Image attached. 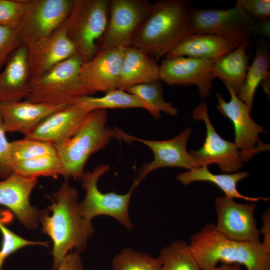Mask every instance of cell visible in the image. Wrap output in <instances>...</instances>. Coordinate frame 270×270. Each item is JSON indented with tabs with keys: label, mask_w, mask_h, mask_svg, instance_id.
Masks as SVG:
<instances>
[{
	"label": "cell",
	"mask_w": 270,
	"mask_h": 270,
	"mask_svg": "<svg viewBox=\"0 0 270 270\" xmlns=\"http://www.w3.org/2000/svg\"><path fill=\"white\" fill-rule=\"evenodd\" d=\"M240 264H223L220 266H216L208 270H241Z\"/></svg>",
	"instance_id": "obj_40"
},
{
	"label": "cell",
	"mask_w": 270,
	"mask_h": 270,
	"mask_svg": "<svg viewBox=\"0 0 270 270\" xmlns=\"http://www.w3.org/2000/svg\"><path fill=\"white\" fill-rule=\"evenodd\" d=\"M83 64L76 55L58 64L43 75L30 80L26 100L52 106L72 105L89 96L79 80Z\"/></svg>",
	"instance_id": "obj_5"
},
{
	"label": "cell",
	"mask_w": 270,
	"mask_h": 270,
	"mask_svg": "<svg viewBox=\"0 0 270 270\" xmlns=\"http://www.w3.org/2000/svg\"><path fill=\"white\" fill-rule=\"evenodd\" d=\"M160 79L158 62L132 46L125 48L118 89Z\"/></svg>",
	"instance_id": "obj_23"
},
{
	"label": "cell",
	"mask_w": 270,
	"mask_h": 270,
	"mask_svg": "<svg viewBox=\"0 0 270 270\" xmlns=\"http://www.w3.org/2000/svg\"><path fill=\"white\" fill-rule=\"evenodd\" d=\"M110 170L109 165L102 164L92 172L84 173L80 180L86 194L84 200L78 202L79 212L84 219L90 222L98 216H108L118 220L128 230H132L133 224L129 214V207L134 191L140 183L135 179L130 190L126 194L103 193L98 189V182Z\"/></svg>",
	"instance_id": "obj_7"
},
{
	"label": "cell",
	"mask_w": 270,
	"mask_h": 270,
	"mask_svg": "<svg viewBox=\"0 0 270 270\" xmlns=\"http://www.w3.org/2000/svg\"><path fill=\"white\" fill-rule=\"evenodd\" d=\"M21 46L17 30L0 26V72L10 54Z\"/></svg>",
	"instance_id": "obj_36"
},
{
	"label": "cell",
	"mask_w": 270,
	"mask_h": 270,
	"mask_svg": "<svg viewBox=\"0 0 270 270\" xmlns=\"http://www.w3.org/2000/svg\"><path fill=\"white\" fill-rule=\"evenodd\" d=\"M192 129L187 128L177 136L168 140L156 141L132 136L121 130L120 139L130 142L136 141L148 147L154 153L152 162L146 163L140 169L136 180L140 182L150 173L163 168H181L190 170L196 168L187 150V144Z\"/></svg>",
	"instance_id": "obj_14"
},
{
	"label": "cell",
	"mask_w": 270,
	"mask_h": 270,
	"mask_svg": "<svg viewBox=\"0 0 270 270\" xmlns=\"http://www.w3.org/2000/svg\"><path fill=\"white\" fill-rule=\"evenodd\" d=\"M223 83L230 93V100L226 102L222 94L217 92V109L233 124L235 131L234 143L237 148L250 160L260 152L268 151L270 145L262 143L259 139L260 133H267L264 128L252 119L250 114L252 112L234 90Z\"/></svg>",
	"instance_id": "obj_12"
},
{
	"label": "cell",
	"mask_w": 270,
	"mask_h": 270,
	"mask_svg": "<svg viewBox=\"0 0 270 270\" xmlns=\"http://www.w3.org/2000/svg\"><path fill=\"white\" fill-rule=\"evenodd\" d=\"M2 120L0 115V178L4 180L12 175L10 142L6 136Z\"/></svg>",
	"instance_id": "obj_37"
},
{
	"label": "cell",
	"mask_w": 270,
	"mask_h": 270,
	"mask_svg": "<svg viewBox=\"0 0 270 270\" xmlns=\"http://www.w3.org/2000/svg\"><path fill=\"white\" fill-rule=\"evenodd\" d=\"M74 0H30L17 29L22 46H28L54 34L68 20Z\"/></svg>",
	"instance_id": "obj_10"
},
{
	"label": "cell",
	"mask_w": 270,
	"mask_h": 270,
	"mask_svg": "<svg viewBox=\"0 0 270 270\" xmlns=\"http://www.w3.org/2000/svg\"><path fill=\"white\" fill-rule=\"evenodd\" d=\"M160 268L158 258L130 248L124 249L112 262V270H160Z\"/></svg>",
	"instance_id": "obj_31"
},
{
	"label": "cell",
	"mask_w": 270,
	"mask_h": 270,
	"mask_svg": "<svg viewBox=\"0 0 270 270\" xmlns=\"http://www.w3.org/2000/svg\"><path fill=\"white\" fill-rule=\"evenodd\" d=\"M270 46L265 40L260 41L257 44L255 56L251 66L248 67L244 85L238 94L252 112L256 92L260 84L264 90L269 94L270 64Z\"/></svg>",
	"instance_id": "obj_25"
},
{
	"label": "cell",
	"mask_w": 270,
	"mask_h": 270,
	"mask_svg": "<svg viewBox=\"0 0 270 270\" xmlns=\"http://www.w3.org/2000/svg\"><path fill=\"white\" fill-rule=\"evenodd\" d=\"M192 116L195 120L203 121L206 128V136L202 147L189 152L196 168L217 164L222 172L232 174L238 172L244 167V164L250 160L234 142L225 140L217 133L204 102L192 111Z\"/></svg>",
	"instance_id": "obj_9"
},
{
	"label": "cell",
	"mask_w": 270,
	"mask_h": 270,
	"mask_svg": "<svg viewBox=\"0 0 270 270\" xmlns=\"http://www.w3.org/2000/svg\"><path fill=\"white\" fill-rule=\"evenodd\" d=\"M38 179L28 178L13 173L0 181V205L8 208L26 228L39 226L40 211L30 203V196Z\"/></svg>",
	"instance_id": "obj_18"
},
{
	"label": "cell",
	"mask_w": 270,
	"mask_h": 270,
	"mask_svg": "<svg viewBox=\"0 0 270 270\" xmlns=\"http://www.w3.org/2000/svg\"><path fill=\"white\" fill-rule=\"evenodd\" d=\"M79 192L67 182L51 198L52 204L40 212L42 231L53 243V270H57L68 252H82L94 232L92 222L84 219L78 210Z\"/></svg>",
	"instance_id": "obj_1"
},
{
	"label": "cell",
	"mask_w": 270,
	"mask_h": 270,
	"mask_svg": "<svg viewBox=\"0 0 270 270\" xmlns=\"http://www.w3.org/2000/svg\"><path fill=\"white\" fill-rule=\"evenodd\" d=\"M30 80L27 48L21 46L10 54L0 72V103L26 100Z\"/></svg>",
	"instance_id": "obj_21"
},
{
	"label": "cell",
	"mask_w": 270,
	"mask_h": 270,
	"mask_svg": "<svg viewBox=\"0 0 270 270\" xmlns=\"http://www.w3.org/2000/svg\"><path fill=\"white\" fill-rule=\"evenodd\" d=\"M65 106L24 100L0 103V115L7 132L29 134L44 120Z\"/></svg>",
	"instance_id": "obj_20"
},
{
	"label": "cell",
	"mask_w": 270,
	"mask_h": 270,
	"mask_svg": "<svg viewBox=\"0 0 270 270\" xmlns=\"http://www.w3.org/2000/svg\"><path fill=\"white\" fill-rule=\"evenodd\" d=\"M90 113L76 104L65 106L46 118L24 137L57 146L74 135Z\"/></svg>",
	"instance_id": "obj_19"
},
{
	"label": "cell",
	"mask_w": 270,
	"mask_h": 270,
	"mask_svg": "<svg viewBox=\"0 0 270 270\" xmlns=\"http://www.w3.org/2000/svg\"><path fill=\"white\" fill-rule=\"evenodd\" d=\"M110 0H74L66 27L68 36L83 63L98 52V43L108 24Z\"/></svg>",
	"instance_id": "obj_6"
},
{
	"label": "cell",
	"mask_w": 270,
	"mask_h": 270,
	"mask_svg": "<svg viewBox=\"0 0 270 270\" xmlns=\"http://www.w3.org/2000/svg\"><path fill=\"white\" fill-rule=\"evenodd\" d=\"M10 150L12 167L13 164L17 162L40 156L56 154L54 145L25 137L23 139L10 142Z\"/></svg>",
	"instance_id": "obj_32"
},
{
	"label": "cell",
	"mask_w": 270,
	"mask_h": 270,
	"mask_svg": "<svg viewBox=\"0 0 270 270\" xmlns=\"http://www.w3.org/2000/svg\"><path fill=\"white\" fill-rule=\"evenodd\" d=\"M192 8L187 0H160L152 3L130 46L157 62L165 57L182 40L194 34Z\"/></svg>",
	"instance_id": "obj_2"
},
{
	"label": "cell",
	"mask_w": 270,
	"mask_h": 270,
	"mask_svg": "<svg viewBox=\"0 0 270 270\" xmlns=\"http://www.w3.org/2000/svg\"><path fill=\"white\" fill-rule=\"evenodd\" d=\"M160 270H202L190 246L184 240H176L163 248L158 256Z\"/></svg>",
	"instance_id": "obj_30"
},
{
	"label": "cell",
	"mask_w": 270,
	"mask_h": 270,
	"mask_svg": "<svg viewBox=\"0 0 270 270\" xmlns=\"http://www.w3.org/2000/svg\"><path fill=\"white\" fill-rule=\"evenodd\" d=\"M244 45L214 60L212 68L214 79L220 78L238 94L244 82L248 68V56Z\"/></svg>",
	"instance_id": "obj_26"
},
{
	"label": "cell",
	"mask_w": 270,
	"mask_h": 270,
	"mask_svg": "<svg viewBox=\"0 0 270 270\" xmlns=\"http://www.w3.org/2000/svg\"><path fill=\"white\" fill-rule=\"evenodd\" d=\"M194 34H209L221 37L234 48L248 46L256 24L238 5L226 10L192 8Z\"/></svg>",
	"instance_id": "obj_8"
},
{
	"label": "cell",
	"mask_w": 270,
	"mask_h": 270,
	"mask_svg": "<svg viewBox=\"0 0 270 270\" xmlns=\"http://www.w3.org/2000/svg\"><path fill=\"white\" fill-rule=\"evenodd\" d=\"M66 22L50 36L26 46L31 80L77 55L68 36Z\"/></svg>",
	"instance_id": "obj_17"
},
{
	"label": "cell",
	"mask_w": 270,
	"mask_h": 270,
	"mask_svg": "<svg viewBox=\"0 0 270 270\" xmlns=\"http://www.w3.org/2000/svg\"><path fill=\"white\" fill-rule=\"evenodd\" d=\"M125 91L135 96L144 104L150 114L156 120L160 118L161 113L174 116L179 112L164 97V88L160 80L129 87Z\"/></svg>",
	"instance_id": "obj_27"
},
{
	"label": "cell",
	"mask_w": 270,
	"mask_h": 270,
	"mask_svg": "<svg viewBox=\"0 0 270 270\" xmlns=\"http://www.w3.org/2000/svg\"><path fill=\"white\" fill-rule=\"evenodd\" d=\"M108 118L106 110L91 112L72 138L55 146L66 179L80 180L90 158L104 149L112 138H117L118 128L108 126Z\"/></svg>",
	"instance_id": "obj_4"
},
{
	"label": "cell",
	"mask_w": 270,
	"mask_h": 270,
	"mask_svg": "<svg viewBox=\"0 0 270 270\" xmlns=\"http://www.w3.org/2000/svg\"><path fill=\"white\" fill-rule=\"evenodd\" d=\"M235 48L223 38L209 34H193L178 42L164 57H188L216 60Z\"/></svg>",
	"instance_id": "obj_22"
},
{
	"label": "cell",
	"mask_w": 270,
	"mask_h": 270,
	"mask_svg": "<svg viewBox=\"0 0 270 270\" xmlns=\"http://www.w3.org/2000/svg\"><path fill=\"white\" fill-rule=\"evenodd\" d=\"M236 4L255 23L269 20L270 0H238Z\"/></svg>",
	"instance_id": "obj_35"
},
{
	"label": "cell",
	"mask_w": 270,
	"mask_h": 270,
	"mask_svg": "<svg viewBox=\"0 0 270 270\" xmlns=\"http://www.w3.org/2000/svg\"><path fill=\"white\" fill-rule=\"evenodd\" d=\"M260 236H263L261 244L264 248L270 253V210L268 209L262 216V226L260 230Z\"/></svg>",
	"instance_id": "obj_39"
},
{
	"label": "cell",
	"mask_w": 270,
	"mask_h": 270,
	"mask_svg": "<svg viewBox=\"0 0 270 270\" xmlns=\"http://www.w3.org/2000/svg\"><path fill=\"white\" fill-rule=\"evenodd\" d=\"M190 246L202 270L212 269L220 262L242 265L247 270H270V253L261 243L230 238L218 232L213 223L193 234Z\"/></svg>",
	"instance_id": "obj_3"
},
{
	"label": "cell",
	"mask_w": 270,
	"mask_h": 270,
	"mask_svg": "<svg viewBox=\"0 0 270 270\" xmlns=\"http://www.w3.org/2000/svg\"><path fill=\"white\" fill-rule=\"evenodd\" d=\"M214 60L188 57L165 58L160 65V79L169 86H195L202 98H208L214 86Z\"/></svg>",
	"instance_id": "obj_15"
},
{
	"label": "cell",
	"mask_w": 270,
	"mask_h": 270,
	"mask_svg": "<svg viewBox=\"0 0 270 270\" xmlns=\"http://www.w3.org/2000/svg\"><path fill=\"white\" fill-rule=\"evenodd\" d=\"M0 231L2 241L0 250V270L6 260L18 250L28 246L40 245L47 246L48 242H37L26 240L8 228L0 218Z\"/></svg>",
	"instance_id": "obj_34"
},
{
	"label": "cell",
	"mask_w": 270,
	"mask_h": 270,
	"mask_svg": "<svg viewBox=\"0 0 270 270\" xmlns=\"http://www.w3.org/2000/svg\"><path fill=\"white\" fill-rule=\"evenodd\" d=\"M30 2V0H0V26L17 30Z\"/></svg>",
	"instance_id": "obj_33"
},
{
	"label": "cell",
	"mask_w": 270,
	"mask_h": 270,
	"mask_svg": "<svg viewBox=\"0 0 270 270\" xmlns=\"http://www.w3.org/2000/svg\"><path fill=\"white\" fill-rule=\"evenodd\" d=\"M78 104L91 112L98 110L108 109L142 108L146 106L135 96L120 89L108 91L100 97L86 96L78 100Z\"/></svg>",
	"instance_id": "obj_28"
},
{
	"label": "cell",
	"mask_w": 270,
	"mask_h": 270,
	"mask_svg": "<svg viewBox=\"0 0 270 270\" xmlns=\"http://www.w3.org/2000/svg\"><path fill=\"white\" fill-rule=\"evenodd\" d=\"M124 50L123 47L101 49L82 64L79 80L89 96L118 89Z\"/></svg>",
	"instance_id": "obj_16"
},
{
	"label": "cell",
	"mask_w": 270,
	"mask_h": 270,
	"mask_svg": "<svg viewBox=\"0 0 270 270\" xmlns=\"http://www.w3.org/2000/svg\"><path fill=\"white\" fill-rule=\"evenodd\" d=\"M57 270H86L78 252L68 254Z\"/></svg>",
	"instance_id": "obj_38"
},
{
	"label": "cell",
	"mask_w": 270,
	"mask_h": 270,
	"mask_svg": "<svg viewBox=\"0 0 270 270\" xmlns=\"http://www.w3.org/2000/svg\"><path fill=\"white\" fill-rule=\"evenodd\" d=\"M250 176L247 172H238L228 174H214L208 166L193 168L188 171L178 174L177 180L184 185H188L198 182H209L216 185L225 194L231 198H240L249 202H256L260 200L267 201L268 198H252L240 194L237 188L238 183Z\"/></svg>",
	"instance_id": "obj_24"
},
{
	"label": "cell",
	"mask_w": 270,
	"mask_h": 270,
	"mask_svg": "<svg viewBox=\"0 0 270 270\" xmlns=\"http://www.w3.org/2000/svg\"><path fill=\"white\" fill-rule=\"evenodd\" d=\"M217 215L216 229L234 240L261 243L260 234L254 218L256 202H236L226 196L218 197L214 202Z\"/></svg>",
	"instance_id": "obj_13"
},
{
	"label": "cell",
	"mask_w": 270,
	"mask_h": 270,
	"mask_svg": "<svg viewBox=\"0 0 270 270\" xmlns=\"http://www.w3.org/2000/svg\"><path fill=\"white\" fill-rule=\"evenodd\" d=\"M12 170L13 173L32 179H38L41 176L57 178L60 176H65L62 164L57 154L40 156L16 162L12 166Z\"/></svg>",
	"instance_id": "obj_29"
},
{
	"label": "cell",
	"mask_w": 270,
	"mask_h": 270,
	"mask_svg": "<svg viewBox=\"0 0 270 270\" xmlns=\"http://www.w3.org/2000/svg\"><path fill=\"white\" fill-rule=\"evenodd\" d=\"M147 0H112L106 30L98 43L103 48L130 46L137 31L150 13Z\"/></svg>",
	"instance_id": "obj_11"
}]
</instances>
